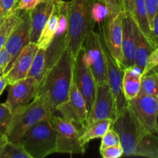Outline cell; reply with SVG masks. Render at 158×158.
Segmentation results:
<instances>
[{
	"label": "cell",
	"mask_w": 158,
	"mask_h": 158,
	"mask_svg": "<svg viewBox=\"0 0 158 158\" xmlns=\"http://www.w3.org/2000/svg\"><path fill=\"white\" fill-rule=\"evenodd\" d=\"M74 62L70 52L65 48L55 62L46 69L37 96L43 98L48 110L56 114V108L69 98L73 81Z\"/></svg>",
	"instance_id": "1"
},
{
	"label": "cell",
	"mask_w": 158,
	"mask_h": 158,
	"mask_svg": "<svg viewBox=\"0 0 158 158\" xmlns=\"http://www.w3.org/2000/svg\"><path fill=\"white\" fill-rule=\"evenodd\" d=\"M111 127L118 134L123 150V157L137 156L158 158V134L140 127L131 117L127 107L112 122Z\"/></svg>",
	"instance_id": "2"
},
{
	"label": "cell",
	"mask_w": 158,
	"mask_h": 158,
	"mask_svg": "<svg viewBox=\"0 0 158 158\" xmlns=\"http://www.w3.org/2000/svg\"><path fill=\"white\" fill-rule=\"evenodd\" d=\"M97 0H71L68 2L67 33L65 48L76 62L86 36L95 27L92 7Z\"/></svg>",
	"instance_id": "3"
},
{
	"label": "cell",
	"mask_w": 158,
	"mask_h": 158,
	"mask_svg": "<svg viewBox=\"0 0 158 158\" xmlns=\"http://www.w3.org/2000/svg\"><path fill=\"white\" fill-rule=\"evenodd\" d=\"M18 143L31 158H44L56 152V134L49 118L33 125L24 133Z\"/></svg>",
	"instance_id": "4"
},
{
	"label": "cell",
	"mask_w": 158,
	"mask_h": 158,
	"mask_svg": "<svg viewBox=\"0 0 158 158\" xmlns=\"http://www.w3.org/2000/svg\"><path fill=\"white\" fill-rule=\"evenodd\" d=\"M52 115L46 108L41 96H36L33 100L14 113L6 137L8 141L18 143L26 131L44 119Z\"/></svg>",
	"instance_id": "5"
},
{
	"label": "cell",
	"mask_w": 158,
	"mask_h": 158,
	"mask_svg": "<svg viewBox=\"0 0 158 158\" xmlns=\"http://www.w3.org/2000/svg\"><path fill=\"white\" fill-rule=\"evenodd\" d=\"M80 52L90 69L97 85L108 84L106 58L99 32L94 29L89 32L83 42Z\"/></svg>",
	"instance_id": "6"
},
{
	"label": "cell",
	"mask_w": 158,
	"mask_h": 158,
	"mask_svg": "<svg viewBox=\"0 0 158 158\" xmlns=\"http://www.w3.org/2000/svg\"><path fill=\"white\" fill-rule=\"evenodd\" d=\"M127 110L133 120L145 131L158 134V98L138 94L127 100Z\"/></svg>",
	"instance_id": "7"
},
{
	"label": "cell",
	"mask_w": 158,
	"mask_h": 158,
	"mask_svg": "<svg viewBox=\"0 0 158 158\" xmlns=\"http://www.w3.org/2000/svg\"><path fill=\"white\" fill-rule=\"evenodd\" d=\"M56 134V152L60 154H83L85 149L80 143L78 128L69 120L54 114L49 117Z\"/></svg>",
	"instance_id": "8"
},
{
	"label": "cell",
	"mask_w": 158,
	"mask_h": 158,
	"mask_svg": "<svg viewBox=\"0 0 158 158\" xmlns=\"http://www.w3.org/2000/svg\"><path fill=\"white\" fill-rule=\"evenodd\" d=\"M56 114L73 123L80 134L87 126V110L85 100L77 85L73 81L69 98L56 108Z\"/></svg>",
	"instance_id": "9"
},
{
	"label": "cell",
	"mask_w": 158,
	"mask_h": 158,
	"mask_svg": "<svg viewBox=\"0 0 158 158\" xmlns=\"http://www.w3.org/2000/svg\"><path fill=\"white\" fill-rule=\"evenodd\" d=\"M125 12L108 14L99 25V32L103 37L110 52L121 67L123 20Z\"/></svg>",
	"instance_id": "10"
},
{
	"label": "cell",
	"mask_w": 158,
	"mask_h": 158,
	"mask_svg": "<svg viewBox=\"0 0 158 158\" xmlns=\"http://www.w3.org/2000/svg\"><path fill=\"white\" fill-rule=\"evenodd\" d=\"M100 35L101 39L102 47L106 58L107 83L114 94L117 117L123 114L127 107V100L123 94V88H122L123 69L120 67L117 60L110 53L102 35L100 34Z\"/></svg>",
	"instance_id": "11"
},
{
	"label": "cell",
	"mask_w": 158,
	"mask_h": 158,
	"mask_svg": "<svg viewBox=\"0 0 158 158\" xmlns=\"http://www.w3.org/2000/svg\"><path fill=\"white\" fill-rule=\"evenodd\" d=\"M116 118L115 100L109 85H97L95 99L88 117L87 126L100 120H111L114 121Z\"/></svg>",
	"instance_id": "12"
},
{
	"label": "cell",
	"mask_w": 158,
	"mask_h": 158,
	"mask_svg": "<svg viewBox=\"0 0 158 158\" xmlns=\"http://www.w3.org/2000/svg\"><path fill=\"white\" fill-rule=\"evenodd\" d=\"M40 83L31 77L18 80L9 85L6 103L13 113L30 103L37 96Z\"/></svg>",
	"instance_id": "13"
},
{
	"label": "cell",
	"mask_w": 158,
	"mask_h": 158,
	"mask_svg": "<svg viewBox=\"0 0 158 158\" xmlns=\"http://www.w3.org/2000/svg\"><path fill=\"white\" fill-rule=\"evenodd\" d=\"M30 32L31 19L29 12L21 11L19 20L12 29L4 46L5 49L10 55L9 65L15 60L20 51L30 43Z\"/></svg>",
	"instance_id": "14"
},
{
	"label": "cell",
	"mask_w": 158,
	"mask_h": 158,
	"mask_svg": "<svg viewBox=\"0 0 158 158\" xmlns=\"http://www.w3.org/2000/svg\"><path fill=\"white\" fill-rule=\"evenodd\" d=\"M73 81L84 99L87 115L89 117L95 99L97 83L90 69L83 60L80 52L74 63Z\"/></svg>",
	"instance_id": "15"
},
{
	"label": "cell",
	"mask_w": 158,
	"mask_h": 158,
	"mask_svg": "<svg viewBox=\"0 0 158 158\" xmlns=\"http://www.w3.org/2000/svg\"><path fill=\"white\" fill-rule=\"evenodd\" d=\"M38 49L39 46L36 43H29L7 66L3 74L7 78L9 85L28 77L32 60Z\"/></svg>",
	"instance_id": "16"
},
{
	"label": "cell",
	"mask_w": 158,
	"mask_h": 158,
	"mask_svg": "<svg viewBox=\"0 0 158 158\" xmlns=\"http://www.w3.org/2000/svg\"><path fill=\"white\" fill-rule=\"evenodd\" d=\"M67 10L68 2L63 1L60 8L56 32L50 45L46 49V69L56 60L65 49L66 36L67 33Z\"/></svg>",
	"instance_id": "17"
},
{
	"label": "cell",
	"mask_w": 158,
	"mask_h": 158,
	"mask_svg": "<svg viewBox=\"0 0 158 158\" xmlns=\"http://www.w3.org/2000/svg\"><path fill=\"white\" fill-rule=\"evenodd\" d=\"M61 1L63 0H41L33 9L29 11L31 19L30 43L37 44L42 29L52 14L54 6Z\"/></svg>",
	"instance_id": "18"
},
{
	"label": "cell",
	"mask_w": 158,
	"mask_h": 158,
	"mask_svg": "<svg viewBox=\"0 0 158 158\" xmlns=\"http://www.w3.org/2000/svg\"><path fill=\"white\" fill-rule=\"evenodd\" d=\"M135 53V23L130 15L125 14L123 20L121 68L125 69L134 65Z\"/></svg>",
	"instance_id": "19"
},
{
	"label": "cell",
	"mask_w": 158,
	"mask_h": 158,
	"mask_svg": "<svg viewBox=\"0 0 158 158\" xmlns=\"http://www.w3.org/2000/svg\"><path fill=\"white\" fill-rule=\"evenodd\" d=\"M142 75L143 71L134 65L123 70L122 88L127 100L134 99L140 93Z\"/></svg>",
	"instance_id": "20"
},
{
	"label": "cell",
	"mask_w": 158,
	"mask_h": 158,
	"mask_svg": "<svg viewBox=\"0 0 158 158\" xmlns=\"http://www.w3.org/2000/svg\"><path fill=\"white\" fill-rule=\"evenodd\" d=\"M154 47L147 37L142 33L135 23V53H134V66L140 68L143 72L148 63V58Z\"/></svg>",
	"instance_id": "21"
},
{
	"label": "cell",
	"mask_w": 158,
	"mask_h": 158,
	"mask_svg": "<svg viewBox=\"0 0 158 158\" xmlns=\"http://www.w3.org/2000/svg\"><path fill=\"white\" fill-rule=\"evenodd\" d=\"M63 0L60 2H57L55 5L52 14L48 19L46 23H45L44 26L42 29L38 42H37V45L40 49H43L46 50L53 40V37L56 32L57 26H58L59 15H60V8H61V5L63 4Z\"/></svg>",
	"instance_id": "22"
},
{
	"label": "cell",
	"mask_w": 158,
	"mask_h": 158,
	"mask_svg": "<svg viewBox=\"0 0 158 158\" xmlns=\"http://www.w3.org/2000/svg\"><path fill=\"white\" fill-rule=\"evenodd\" d=\"M111 120H100L88 125L80 134V140L82 146L86 149L92 140L101 138L112 124Z\"/></svg>",
	"instance_id": "23"
},
{
	"label": "cell",
	"mask_w": 158,
	"mask_h": 158,
	"mask_svg": "<svg viewBox=\"0 0 158 158\" xmlns=\"http://www.w3.org/2000/svg\"><path fill=\"white\" fill-rule=\"evenodd\" d=\"M131 16L132 17L134 23L141 31L142 33L150 41L151 26L144 0H134Z\"/></svg>",
	"instance_id": "24"
},
{
	"label": "cell",
	"mask_w": 158,
	"mask_h": 158,
	"mask_svg": "<svg viewBox=\"0 0 158 158\" xmlns=\"http://www.w3.org/2000/svg\"><path fill=\"white\" fill-rule=\"evenodd\" d=\"M139 94L158 98V72L155 68L142 75Z\"/></svg>",
	"instance_id": "25"
},
{
	"label": "cell",
	"mask_w": 158,
	"mask_h": 158,
	"mask_svg": "<svg viewBox=\"0 0 158 158\" xmlns=\"http://www.w3.org/2000/svg\"><path fill=\"white\" fill-rule=\"evenodd\" d=\"M46 72V50L39 48L31 65L28 77H33L39 83H42Z\"/></svg>",
	"instance_id": "26"
},
{
	"label": "cell",
	"mask_w": 158,
	"mask_h": 158,
	"mask_svg": "<svg viewBox=\"0 0 158 158\" xmlns=\"http://www.w3.org/2000/svg\"><path fill=\"white\" fill-rule=\"evenodd\" d=\"M20 12L21 10H19L15 8L10 15L5 19L4 22L0 26V49L4 47L11 31L19 20Z\"/></svg>",
	"instance_id": "27"
},
{
	"label": "cell",
	"mask_w": 158,
	"mask_h": 158,
	"mask_svg": "<svg viewBox=\"0 0 158 158\" xmlns=\"http://www.w3.org/2000/svg\"><path fill=\"white\" fill-rule=\"evenodd\" d=\"M0 158H31L18 143L7 141L0 151Z\"/></svg>",
	"instance_id": "28"
},
{
	"label": "cell",
	"mask_w": 158,
	"mask_h": 158,
	"mask_svg": "<svg viewBox=\"0 0 158 158\" xmlns=\"http://www.w3.org/2000/svg\"><path fill=\"white\" fill-rule=\"evenodd\" d=\"M14 113L6 103H0V135L6 136Z\"/></svg>",
	"instance_id": "29"
},
{
	"label": "cell",
	"mask_w": 158,
	"mask_h": 158,
	"mask_svg": "<svg viewBox=\"0 0 158 158\" xmlns=\"http://www.w3.org/2000/svg\"><path fill=\"white\" fill-rule=\"evenodd\" d=\"M109 14L107 7L103 3L97 0L92 7V17L96 23L100 24L106 18Z\"/></svg>",
	"instance_id": "30"
},
{
	"label": "cell",
	"mask_w": 158,
	"mask_h": 158,
	"mask_svg": "<svg viewBox=\"0 0 158 158\" xmlns=\"http://www.w3.org/2000/svg\"><path fill=\"white\" fill-rule=\"evenodd\" d=\"M118 144H120V137H119L118 134L110 127V128L106 131V134L101 137L100 151L106 148H109V147L115 146V145Z\"/></svg>",
	"instance_id": "31"
},
{
	"label": "cell",
	"mask_w": 158,
	"mask_h": 158,
	"mask_svg": "<svg viewBox=\"0 0 158 158\" xmlns=\"http://www.w3.org/2000/svg\"><path fill=\"white\" fill-rule=\"evenodd\" d=\"M100 153L103 158H119L123 157V150L121 144H118L101 150Z\"/></svg>",
	"instance_id": "32"
},
{
	"label": "cell",
	"mask_w": 158,
	"mask_h": 158,
	"mask_svg": "<svg viewBox=\"0 0 158 158\" xmlns=\"http://www.w3.org/2000/svg\"><path fill=\"white\" fill-rule=\"evenodd\" d=\"M18 0H0V19L10 15L16 6Z\"/></svg>",
	"instance_id": "33"
},
{
	"label": "cell",
	"mask_w": 158,
	"mask_h": 158,
	"mask_svg": "<svg viewBox=\"0 0 158 158\" xmlns=\"http://www.w3.org/2000/svg\"><path fill=\"white\" fill-rule=\"evenodd\" d=\"M145 6L148 11V18H149L150 26H152L153 20L158 10V0H144Z\"/></svg>",
	"instance_id": "34"
},
{
	"label": "cell",
	"mask_w": 158,
	"mask_h": 158,
	"mask_svg": "<svg viewBox=\"0 0 158 158\" xmlns=\"http://www.w3.org/2000/svg\"><path fill=\"white\" fill-rule=\"evenodd\" d=\"M99 1L101 2L107 7L109 14H117L123 12V9L119 0H99Z\"/></svg>",
	"instance_id": "35"
},
{
	"label": "cell",
	"mask_w": 158,
	"mask_h": 158,
	"mask_svg": "<svg viewBox=\"0 0 158 158\" xmlns=\"http://www.w3.org/2000/svg\"><path fill=\"white\" fill-rule=\"evenodd\" d=\"M150 42L154 49L158 46V10L153 20L151 34H150Z\"/></svg>",
	"instance_id": "36"
},
{
	"label": "cell",
	"mask_w": 158,
	"mask_h": 158,
	"mask_svg": "<svg viewBox=\"0 0 158 158\" xmlns=\"http://www.w3.org/2000/svg\"><path fill=\"white\" fill-rule=\"evenodd\" d=\"M41 0H19L15 9L21 11H31L33 9Z\"/></svg>",
	"instance_id": "37"
},
{
	"label": "cell",
	"mask_w": 158,
	"mask_h": 158,
	"mask_svg": "<svg viewBox=\"0 0 158 158\" xmlns=\"http://www.w3.org/2000/svg\"><path fill=\"white\" fill-rule=\"evenodd\" d=\"M157 66H158V46L154 49V51L150 55L148 63H147L144 70L143 72V75L148 73L150 70L154 69V68H155Z\"/></svg>",
	"instance_id": "38"
},
{
	"label": "cell",
	"mask_w": 158,
	"mask_h": 158,
	"mask_svg": "<svg viewBox=\"0 0 158 158\" xmlns=\"http://www.w3.org/2000/svg\"><path fill=\"white\" fill-rule=\"evenodd\" d=\"M10 61V55L5 47L0 49V76L4 73Z\"/></svg>",
	"instance_id": "39"
},
{
	"label": "cell",
	"mask_w": 158,
	"mask_h": 158,
	"mask_svg": "<svg viewBox=\"0 0 158 158\" xmlns=\"http://www.w3.org/2000/svg\"><path fill=\"white\" fill-rule=\"evenodd\" d=\"M134 0H119L122 8L123 9V12L127 15H131V12L133 10V6H134Z\"/></svg>",
	"instance_id": "40"
},
{
	"label": "cell",
	"mask_w": 158,
	"mask_h": 158,
	"mask_svg": "<svg viewBox=\"0 0 158 158\" xmlns=\"http://www.w3.org/2000/svg\"><path fill=\"white\" fill-rule=\"evenodd\" d=\"M8 85H9V83H8L7 78H6L4 74H2L0 76V96H1V94H2L3 91L5 90V89H6Z\"/></svg>",
	"instance_id": "41"
},
{
	"label": "cell",
	"mask_w": 158,
	"mask_h": 158,
	"mask_svg": "<svg viewBox=\"0 0 158 158\" xmlns=\"http://www.w3.org/2000/svg\"><path fill=\"white\" fill-rule=\"evenodd\" d=\"M7 138H6V136H3V137H0V151L2 149L3 146L6 144V143L7 142Z\"/></svg>",
	"instance_id": "42"
},
{
	"label": "cell",
	"mask_w": 158,
	"mask_h": 158,
	"mask_svg": "<svg viewBox=\"0 0 158 158\" xmlns=\"http://www.w3.org/2000/svg\"><path fill=\"white\" fill-rule=\"evenodd\" d=\"M6 18H2V19H0V26H1V25L2 24V23L3 22H4V20H5V19Z\"/></svg>",
	"instance_id": "43"
},
{
	"label": "cell",
	"mask_w": 158,
	"mask_h": 158,
	"mask_svg": "<svg viewBox=\"0 0 158 158\" xmlns=\"http://www.w3.org/2000/svg\"><path fill=\"white\" fill-rule=\"evenodd\" d=\"M155 69H157V72H158V66H156V67H155Z\"/></svg>",
	"instance_id": "44"
},
{
	"label": "cell",
	"mask_w": 158,
	"mask_h": 158,
	"mask_svg": "<svg viewBox=\"0 0 158 158\" xmlns=\"http://www.w3.org/2000/svg\"><path fill=\"white\" fill-rule=\"evenodd\" d=\"M0 137H3V136H1V135H0Z\"/></svg>",
	"instance_id": "45"
},
{
	"label": "cell",
	"mask_w": 158,
	"mask_h": 158,
	"mask_svg": "<svg viewBox=\"0 0 158 158\" xmlns=\"http://www.w3.org/2000/svg\"><path fill=\"white\" fill-rule=\"evenodd\" d=\"M18 1H19V0H18Z\"/></svg>",
	"instance_id": "46"
}]
</instances>
